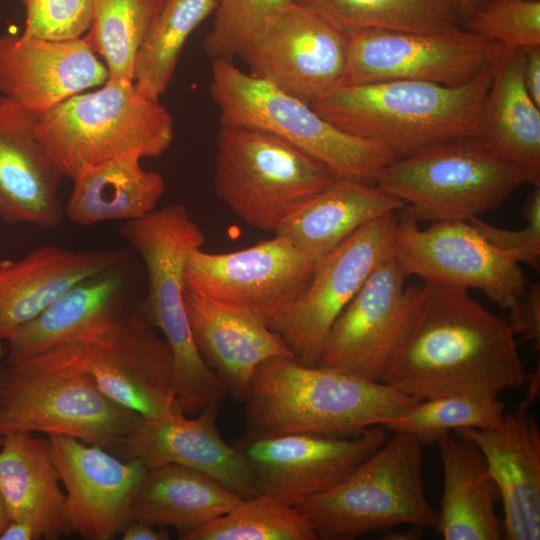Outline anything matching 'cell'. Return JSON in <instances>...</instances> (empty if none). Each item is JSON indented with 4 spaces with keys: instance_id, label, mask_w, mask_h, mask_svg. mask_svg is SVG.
Returning a JSON list of instances; mask_svg holds the SVG:
<instances>
[{
    "instance_id": "1",
    "label": "cell",
    "mask_w": 540,
    "mask_h": 540,
    "mask_svg": "<svg viewBox=\"0 0 540 540\" xmlns=\"http://www.w3.org/2000/svg\"><path fill=\"white\" fill-rule=\"evenodd\" d=\"M526 380L507 319L465 289L417 285L406 336L383 383L423 401L455 393L499 396Z\"/></svg>"
},
{
    "instance_id": "2",
    "label": "cell",
    "mask_w": 540,
    "mask_h": 540,
    "mask_svg": "<svg viewBox=\"0 0 540 540\" xmlns=\"http://www.w3.org/2000/svg\"><path fill=\"white\" fill-rule=\"evenodd\" d=\"M142 419L98 388L81 338L5 363L0 372V437L67 435L119 457L125 439Z\"/></svg>"
},
{
    "instance_id": "3",
    "label": "cell",
    "mask_w": 540,
    "mask_h": 540,
    "mask_svg": "<svg viewBox=\"0 0 540 540\" xmlns=\"http://www.w3.org/2000/svg\"><path fill=\"white\" fill-rule=\"evenodd\" d=\"M497 62L458 86L415 80L341 85L310 105L343 132L381 144L395 159L404 158L477 136Z\"/></svg>"
},
{
    "instance_id": "4",
    "label": "cell",
    "mask_w": 540,
    "mask_h": 540,
    "mask_svg": "<svg viewBox=\"0 0 540 540\" xmlns=\"http://www.w3.org/2000/svg\"><path fill=\"white\" fill-rule=\"evenodd\" d=\"M415 400L382 382L274 357L254 372L243 400L247 432L349 436L380 426Z\"/></svg>"
},
{
    "instance_id": "5",
    "label": "cell",
    "mask_w": 540,
    "mask_h": 540,
    "mask_svg": "<svg viewBox=\"0 0 540 540\" xmlns=\"http://www.w3.org/2000/svg\"><path fill=\"white\" fill-rule=\"evenodd\" d=\"M119 233L144 263L147 294L140 313L171 350L177 406L195 415L210 404H221L228 390L200 355L184 306L185 263L189 253L204 244L202 229L184 205L174 203L122 222Z\"/></svg>"
},
{
    "instance_id": "6",
    "label": "cell",
    "mask_w": 540,
    "mask_h": 540,
    "mask_svg": "<svg viewBox=\"0 0 540 540\" xmlns=\"http://www.w3.org/2000/svg\"><path fill=\"white\" fill-rule=\"evenodd\" d=\"M35 132L63 177L72 178L130 152L161 156L173 143L174 121L159 100L142 94L133 81L107 80L38 115Z\"/></svg>"
},
{
    "instance_id": "7",
    "label": "cell",
    "mask_w": 540,
    "mask_h": 540,
    "mask_svg": "<svg viewBox=\"0 0 540 540\" xmlns=\"http://www.w3.org/2000/svg\"><path fill=\"white\" fill-rule=\"evenodd\" d=\"M375 184L405 202L399 220L434 223L479 217L518 187L540 182L472 137L394 159Z\"/></svg>"
},
{
    "instance_id": "8",
    "label": "cell",
    "mask_w": 540,
    "mask_h": 540,
    "mask_svg": "<svg viewBox=\"0 0 540 540\" xmlns=\"http://www.w3.org/2000/svg\"><path fill=\"white\" fill-rule=\"evenodd\" d=\"M210 93L221 126L271 133L307 153L338 178L375 184L394 156L381 144L347 134L306 103L239 69L232 60L212 61Z\"/></svg>"
},
{
    "instance_id": "9",
    "label": "cell",
    "mask_w": 540,
    "mask_h": 540,
    "mask_svg": "<svg viewBox=\"0 0 540 540\" xmlns=\"http://www.w3.org/2000/svg\"><path fill=\"white\" fill-rule=\"evenodd\" d=\"M421 447L412 436L394 433L341 482L297 505L317 539L352 540L400 525L436 528Z\"/></svg>"
},
{
    "instance_id": "10",
    "label": "cell",
    "mask_w": 540,
    "mask_h": 540,
    "mask_svg": "<svg viewBox=\"0 0 540 540\" xmlns=\"http://www.w3.org/2000/svg\"><path fill=\"white\" fill-rule=\"evenodd\" d=\"M337 178L318 160L271 133L227 126L217 133L215 193L252 228L275 232Z\"/></svg>"
},
{
    "instance_id": "11",
    "label": "cell",
    "mask_w": 540,
    "mask_h": 540,
    "mask_svg": "<svg viewBox=\"0 0 540 540\" xmlns=\"http://www.w3.org/2000/svg\"><path fill=\"white\" fill-rule=\"evenodd\" d=\"M345 33L342 85L415 80L458 86L496 63L506 48L465 28L451 33L355 28Z\"/></svg>"
},
{
    "instance_id": "12",
    "label": "cell",
    "mask_w": 540,
    "mask_h": 540,
    "mask_svg": "<svg viewBox=\"0 0 540 540\" xmlns=\"http://www.w3.org/2000/svg\"><path fill=\"white\" fill-rule=\"evenodd\" d=\"M397 212L363 225L317 260L311 281L295 301L270 322L303 365L316 366L328 333L373 269L393 255Z\"/></svg>"
},
{
    "instance_id": "13",
    "label": "cell",
    "mask_w": 540,
    "mask_h": 540,
    "mask_svg": "<svg viewBox=\"0 0 540 540\" xmlns=\"http://www.w3.org/2000/svg\"><path fill=\"white\" fill-rule=\"evenodd\" d=\"M317 261L287 239H273L228 253L191 251L185 289L269 326L308 287Z\"/></svg>"
},
{
    "instance_id": "14",
    "label": "cell",
    "mask_w": 540,
    "mask_h": 540,
    "mask_svg": "<svg viewBox=\"0 0 540 540\" xmlns=\"http://www.w3.org/2000/svg\"><path fill=\"white\" fill-rule=\"evenodd\" d=\"M393 256L405 278L478 290L505 311L527 285L520 264L469 221L434 222L421 229L418 223L398 219Z\"/></svg>"
},
{
    "instance_id": "15",
    "label": "cell",
    "mask_w": 540,
    "mask_h": 540,
    "mask_svg": "<svg viewBox=\"0 0 540 540\" xmlns=\"http://www.w3.org/2000/svg\"><path fill=\"white\" fill-rule=\"evenodd\" d=\"M405 279L393 255L381 261L332 325L317 365L383 383L413 312L417 285L405 289Z\"/></svg>"
},
{
    "instance_id": "16",
    "label": "cell",
    "mask_w": 540,
    "mask_h": 540,
    "mask_svg": "<svg viewBox=\"0 0 540 540\" xmlns=\"http://www.w3.org/2000/svg\"><path fill=\"white\" fill-rule=\"evenodd\" d=\"M385 441V429L373 426L349 436L246 432L234 446L260 493L297 506L341 482Z\"/></svg>"
},
{
    "instance_id": "17",
    "label": "cell",
    "mask_w": 540,
    "mask_h": 540,
    "mask_svg": "<svg viewBox=\"0 0 540 540\" xmlns=\"http://www.w3.org/2000/svg\"><path fill=\"white\" fill-rule=\"evenodd\" d=\"M239 57L250 74L310 104L343 84L347 37L320 15L292 3Z\"/></svg>"
},
{
    "instance_id": "18",
    "label": "cell",
    "mask_w": 540,
    "mask_h": 540,
    "mask_svg": "<svg viewBox=\"0 0 540 540\" xmlns=\"http://www.w3.org/2000/svg\"><path fill=\"white\" fill-rule=\"evenodd\" d=\"M80 338L88 369L111 400L142 418L158 417L176 405L171 350L140 311Z\"/></svg>"
},
{
    "instance_id": "19",
    "label": "cell",
    "mask_w": 540,
    "mask_h": 540,
    "mask_svg": "<svg viewBox=\"0 0 540 540\" xmlns=\"http://www.w3.org/2000/svg\"><path fill=\"white\" fill-rule=\"evenodd\" d=\"M47 438L66 491L68 534L85 540H111L121 534L133 520L132 500L149 467L72 436Z\"/></svg>"
},
{
    "instance_id": "20",
    "label": "cell",
    "mask_w": 540,
    "mask_h": 540,
    "mask_svg": "<svg viewBox=\"0 0 540 540\" xmlns=\"http://www.w3.org/2000/svg\"><path fill=\"white\" fill-rule=\"evenodd\" d=\"M221 404H210L192 417L177 405L153 418H143L125 439L119 457L136 458L148 467L185 466L217 480L242 498L260 494L255 476L217 427Z\"/></svg>"
},
{
    "instance_id": "21",
    "label": "cell",
    "mask_w": 540,
    "mask_h": 540,
    "mask_svg": "<svg viewBox=\"0 0 540 540\" xmlns=\"http://www.w3.org/2000/svg\"><path fill=\"white\" fill-rule=\"evenodd\" d=\"M108 77L84 36L49 40L0 35V95L37 116L103 85Z\"/></svg>"
},
{
    "instance_id": "22",
    "label": "cell",
    "mask_w": 540,
    "mask_h": 540,
    "mask_svg": "<svg viewBox=\"0 0 540 540\" xmlns=\"http://www.w3.org/2000/svg\"><path fill=\"white\" fill-rule=\"evenodd\" d=\"M527 397L489 429L466 428L457 435L483 453L503 507L504 538L540 539V429Z\"/></svg>"
},
{
    "instance_id": "23",
    "label": "cell",
    "mask_w": 540,
    "mask_h": 540,
    "mask_svg": "<svg viewBox=\"0 0 540 540\" xmlns=\"http://www.w3.org/2000/svg\"><path fill=\"white\" fill-rule=\"evenodd\" d=\"M37 115L0 95V219L8 224L57 227L63 175L36 137Z\"/></svg>"
},
{
    "instance_id": "24",
    "label": "cell",
    "mask_w": 540,
    "mask_h": 540,
    "mask_svg": "<svg viewBox=\"0 0 540 540\" xmlns=\"http://www.w3.org/2000/svg\"><path fill=\"white\" fill-rule=\"evenodd\" d=\"M132 270L126 256L77 282L6 343L5 363L83 337L135 310Z\"/></svg>"
},
{
    "instance_id": "25",
    "label": "cell",
    "mask_w": 540,
    "mask_h": 540,
    "mask_svg": "<svg viewBox=\"0 0 540 540\" xmlns=\"http://www.w3.org/2000/svg\"><path fill=\"white\" fill-rule=\"evenodd\" d=\"M127 256L125 249L71 250L47 245L0 264V343L8 342L77 282Z\"/></svg>"
},
{
    "instance_id": "26",
    "label": "cell",
    "mask_w": 540,
    "mask_h": 540,
    "mask_svg": "<svg viewBox=\"0 0 540 540\" xmlns=\"http://www.w3.org/2000/svg\"><path fill=\"white\" fill-rule=\"evenodd\" d=\"M184 306L196 347L206 364L243 402L256 369L293 354L265 323L185 289Z\"/></svg>"
},
{
    "instance_id": "27",
    "label": "cell",
    "mask_w": 540,
    "mask_h": 540,
    "mask_svg": "<svg viewBox=\"0 0 540 540\" xmlns=\"http://www.w3.org/2000/svg\"><path fill=\"white\" fill-rule=\"evenodd\" d=\"M437 444L444 484L436 528L443 539H503L502 520L495 508L500 494L481 450L460 435H445Z\"/></svg>"
},
{
    "instance_id": "28",
    "label": "cell",
    "mask_w": 540,
    "mask_h": 540,
    "mask_svg": "<svg viewBox=\"0 0 540 540\" xmlns=\"http://www.w3.org/2000/svg\"><path fill=\"white\" fill-rule=\"evenodd\" d=\"M404 205L376 184L337 178L296 209L274 233L317 261L363 225L398 212Z\"/></svg>"
},
{
    "instance_id": "29",
    "label": "cell",
    "mask_w": 540,
    "mask_h": 540,
    "mask_svg": "<svg viewBox=\"0 0 540 540\" xmlns=\"http://www.w3.org/2000/svg\"><path fill=\"white\" fill-rule=\"evenodd\" d=\"M522 49L505 48L482 103L476 138L540 182V107L522 76Z\"/></svg>"
},
{
    "instance_id": "30",
    "label": "cell",
    "mask_w": 540,
    "mask_h": 540,
    "mask_svg": "<svg viewBox=\"0 0 540 540\" xmlns=\"http://www.w3.org/2000/svg\"><path fill=\"white\" fill-rule=\"evenodd\" d=\"M48 438L13 433L0 441V490L11 520L31 524L47 540L68 536L65 493Z\"/></svg>"
},
{
    "instance_id": "31",
    "label": "cell",
    "mask_w": 540,
    "mask_h": 540,
    "mask_svg": "<svg viewBox=\"0 0 540 540\" xmlns=\"http://www.w3.org/2000/svg\"><path fill=\"white\" fill-rule=\"evenodd\" d=\"M138 152L126 153L79 171L64 214L80 226L106 221H130L157 208L165 192V180L145 170Z\"/></svg>"
},
{
    "instance_id": "32",
    "label": "cell",
    "mask_w": 540,
    "mask_h": 540,
    "mask_svg": "<svg viewBox=\"0 0 540 540\" xmlns=\"http://www.w3.org/2000/svg\"><path fill=\"white\" fill-rule=\"evenodd\" d=\"M241 498L207 474L164 464L148 468L132 500V519L173 527L182 539L231 510Z\"/></svg>"
},
{
    "instance_id": "33",
    "label": "cell",
    "mask_w": 540,
    "mask_h": 540,
    "mask_svg": "<svg viewBox=\"0 0 540 540\" xmlns=\"http://www.w3.org/2000/svg\"><path fill=\"white\" fill-rule=\"evenodd\" d=\"M215 7L216 0H162L134 60L133 83L142 94L160 99L188 38Z\"/></svg>"
},
{
    "instance_id": "34",
    "label": "cell",
    "mask_w": 540,
    "mask_h": 540,
    "mask_svg": "<svg viewBox=\"0 0 540 540\" xmlns=\"http://www.w3.org/2000/svg\"><path fill=\"white\" fill-rule=\"evenodd\" d=\"M344 32L375 28L424 33L463 29L455 4L438 0H292Z\"/></svg>"
},
{
    "instance_id": "35",
    "label": "cell",
    "mask_w": 540,
    "mask_h": 540,
    "mask_svg": "<svg viewBox=\"0 0 540 540\" xmlns=\"http://www.w3.org/2000/svg\"><path fill=\"white\" fill-rule=\"evenodd\" d=\"M162 0H90L85 39L108 70V80L133 81L140 43Z\"/></svg>"
},
{
    "instance_id": "36",
    "label": "cell",
    "mask_w": 540,
    "mask_h": 540,
    "mask_svg": "<svg viewBox=\"0 0 540 540\" xmlns=\"http://www.w3.org/2000/svg\"><path fill=\"white\" fill-rule=\"evenodd\" d=\"M504 416L505 404L499 396L455 393L417 401L380 426L394 433L408 434L422 445H429L459 429L497 427Z\"/></svg>"
},
{
    "instance_id": "37",
    "label": "cell",
    "mask_w": 540,
    "mask_h": 540,
    "mask_svg": "<svg viewBox=\"0 0 540 540\" xmlns=\"http://www.w3.org/2000/svg\"><path fill=\"white\" fill-rule=\"evenodd\" d=\"M181 540H317L297 506L268 494L241 498L228 512Z\"/></svg>"
},
{
    "instance_id": "38",
    "label": "cell",
    "mask_w": 540,
    "mask_h": 540,
    "mask_svg": "<svg viewBox=\"0 0 540 540\" xmlns=\"http://www.w3.org/2000/svg\"><path fill=\"white\" fill-rule=\"evenodd\" d=\"M292 0H216L214 21L203 47L213 60H233Z\"/></svg>"
},
{
    "instance_id": "39",
    "label": "cell",
    "mask_w": 540,
    "mask_h": 540,
    "mask_svg": "<svg viewBox=\"0 0 540 540\" xmlns=\"http://www.w3.org/2000/svg\"><path fill=\"white\" fill-rule=\"evenodd\" d=\"M465 29L509 49L540 46V0H488Z\"/></svg>"
},
{
    "instance_id": "40",
    "label": "cell",
    "mask_w": 540,
    "mask_h": 540,
    "mask_svg": "<svg viewBox=\"0 0 540 540\" xmlns=\"http://www.w3.org/2000/svg\"><path fill=\"white\" fill-rule=\"evenodd\" d=\"M24 37L70 40L83 37L90 26V0H22Z\"/></svg>"
},
{
    "instance_id": "41",
    "label": "cell",
    "mask_w": 540,
    "mask_h": 540,
    "mask_svg": "<svg viewBox=\"0 0 540 540\" xmlns=\"http://www.w3.org/2000/svg\"><path fill=\"white\" fill-rule=\"evenodd\" d=\"M523 213L526 224L517 230L490 225L479 217L468 221L493 245L524 263L539 270L540 265V185H534L528 194Z\"/></svg>"
},
{
    "instance_id": "42",
    "label": "cell",
    "mask_w": 540,
    "mask_h": 540,
    "mask_svg": "<svg viewBox=\"0 0 540 540\" xmlns=\"http://www.w3.org/2000/svg\"><path fill=\"white\" fill-rule=\"evenodd\" d=\"M507 319L516 336L521 341L532 344L534 351L540 350V284L534 281L526 285L513 306L508 310Z\"/></svg>"
},
{
    "instance_id": "43",
    "label": "cell",
    "mask_w": 540,
    "mask_h": 540,
    "mask_svg": "<svg viewBox=\"0 0 540 540\" xmlns=\"http://www.w3.org/2000/svg\"><path fill=\"white\" fill-rule=\"evenodd\" d=\"M522 52L524 85L532 100L540 107V46L526 47Z\"/></svg>"
},
{
    "instance_id": "44",
    "label": "cell",
    "mask_w": 540,
    "mask_h": 540,
    "mask_svg": "<svg viewBox=\"0 0 540 540\" xmlns=\"http://www.w3.org/2000/svg\"><path fill=\"white\" fill-rule=\"evenodd\" d=\"M122 540H169L165 528H158L145 522L132 520L121 533Z\"/></svg>"
},
{
    "instance_id": "45",
    "label": "cell",
    "mask_w": 540,
    "mask_h": 540,
    "mask_svg": "<svg viewBox=\"0 0 540 540\" xmlns=\"http://www.w3.org/2000/svg\"><path fill=\"white\" fill-rule=\"evenodd\" d=\"M38 531L29 523L11 520L0 535V540H39Z\"/></svg>"
},
{
    "instance_id": "46",
    "label": "cell",
    "mask_w": 540,
    "mask_h": 540,
    "mask_svg": "<svg viewBox=\"0 0 540 540\" xmlns=\"http://www.w3.org/2000/svg\"><path fill=\"white\" fill-rule=\"evenodd\" d=\"M424 533V528L421 526L410 525V528L402 531L386 530L381 539L385 540H415L420 539Z\"/></svg>"
},
{
    "instance_id": "47",
    "label": "cell",
    "mask_w": 540,
    "mask_h": 540,
    "mask_svg": "<svg viewBox=\"0 0 540 540\" xmlns=\"http://www.w3.org/2000/svg\"><path fill=\"white\" fill-rule=\"evenodd\" d=\"M488 0H458L457 8L458 14L461 21L465 19L474 12L479 6L485 3Z\"/></svg>"
},
{
    "instance_id": "48",
    "label": "cell",
    "mask_w": 540,
    "mask_h": 540,
    "mask_svg": "<svg viewBox=\"0 0 540 540\" xmlns=\"http://www.w3.org/2000/svg\"><path fill=\"white\" fill-rule=\"evenodd\" d=\"M11 521L5 498L0 490V535Z\"/></svg>"
},
{
    "instance_id": "49",
    "label": "cell",
    "mask_w": 540,
    "mask_h": 540,
    "mask_svg": "<svg viewBox=\"0 0 540 540\" xmlns=\"http://www.w3.org/2000/svg\"><path fill=\"white\" fill-rule=\"evenodd\" d=\"M5 358H6V346L4 343H0V372L5 364ZM0 437V441H1Z\"/></svg>"
},
{
    "instance_id": "50",
    "label": "cell",
    "mask_w": 540,
    "mask_h": 540,
    "mask_svg": "<svg viewBox=\"0 0 540 540\" xmlns=\"http://www.w3.org/2000/svg\"><path fill=\"white\" fill-rule=\"evenodd\" d=\"M438 1H442V2H447V3H451V4H455L457 6V3H458V0H438ZM458 9V8H457Z\"/></svg>"
},
{
    "instance_id": "51",
    "label": "cell",
    "mask_w": 540,
    "mask_h": 540,
    "mask_svg": "<svg viewBox=\"0 0 540 540\" xmlns=\"http://www.w3.org/2000/svg\"><path fill=\"white\" fill-rule=\"evenodd\" d=\"M2 262H3V260H2V259H0V264H1Z\"/></svg>"
}]
</instances>
